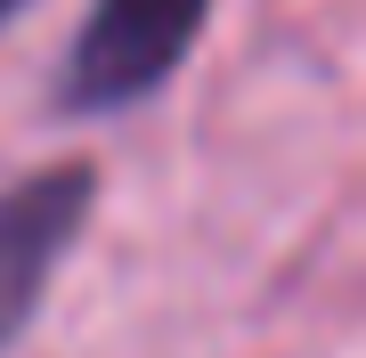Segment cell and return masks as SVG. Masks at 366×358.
Listing matches in <instances>:
<instances>
[{
	"label": "cell",
	"mask_w": 366,
	"mask_h": 358,
	"mask_svg": "<svg viewBox=\"0 0 366 358\" xmlns=\"http://www.w3.org/2000/svg\"><path fill=\"white\" fill-rule=\"evenodd\" d=\"M98 212V163H41L0 187V358L33 334L74 237Z\"/></svg>",
	"instance_id": "obj_2"
},
{
	"label": "cell",
	"mask_w": 366,
	"mask_h": 358,
	"mask_svg": "<svg viewBox=\"0 0 366 358\" xmlns=\"http://www.w3.org/2000/svg\"><path fill=\"white\" fill-rule=\"evenodd\" d=\"M204 25L212 0H90L81 33L66 41V66H57V114L106 122L147 106L196 57Z\"/></svg>",
	"instance_id": "obj_1"
},
{
	"label": "cell",
	"mask_w": 366,
	"mask_h": 358,
	"mask_svg": "<svg viewBox=\"0 0 366 358\" xmlns=\"http://www.w3.org/2000/svg\"><path fill=\"white\" fill-rule=\"evenodd\" d=\"M16 9H25V0H0V25H9V16H16Z\"/></svg>",
	"instance_id": "obj_3"
}]
</instances>
